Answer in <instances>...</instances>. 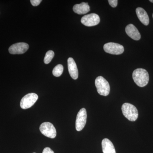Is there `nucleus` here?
I'll list each match as a JSON object with an SVG mask.
<instances>
[{
  "mask_svg": "<svg viewBox=\"0 0 153 153\" xmlns=\"http://www.w3.org/2000/svg\"><path fill=\"white\" fill-rule=\"evenodd\" d=\"M132 77L135 83L141 87L147 85L149 79L148 71L141 68H137L133 71Z\"/></svg>",
  "mask_w": 153,
  "mask_h": 153,
  "instance_id": "f257e3e1",
  "label": "nucleus"
},
{
  "mask_svg": "<svg viewBox=\"0 0 153 153\" xmlns=\"http://www.w3.org/2000/svg\"><path fill=\"white\" fill-rule=\"evenodd\" d=\"M122 111L124 116L131 121H135L138 117V112L136 107L130 103L123 104Z\"/></svg>",
  "mask_w": 153,
  "mask_h": 153,
  "instance_id": "f03ea898",
  "label": "nucleus"
},
{
  "mask_svg": "<svg viewBox=\"0 0 153 153\" xmlns=\"http://www.w3.org/2000/svg\"><path fill=\"white\" fill-rule=\"evenodd\" d=\"M95 85L99 94L104 96L109 94V84L104 77L102 76L97 77L95 80Z\"/></svg>",
  "mask_w": 153,
  "mask_h": 153,
  "instance_id": "7ed1b4c3",
  "label": "nucleus"
},
{
  "mask_svg": "<svg viewBox=\"0 0 153 153\" xmlns=\"http://www.w3.org/2000/svg\"><path fill=\"white\" fill-rule=\"evenodd\" d=\"M38 98V95L36 93H31L26 94L21 100L20 102L21 108L24 109L30 108L36 103Z\"/></svg>",
  "mask_w": 153,
  "mask_h": 153,
  "instance_id": "20e7f679",
  "label": "nucleus"
},
{
  "mask_svg": "<svg viewBox=\"0 0 153 153\" xmlns=\"http://www.w3.org/2000/svg\"><path fill=\"white\" fill-rule=\"evenodd\" d=\"M40 130L43 135L50 138H55L57 134L56 129L50 122H44L41 124Z\"/></svg>",
  "mask_w": 153,
  "mask_h": 153,
  "instance_id": "39448f33",
  "label": "nucleus"
},
{
  "mask_svg": "<svg viewBox=\"0 0 153 153\" xmlns=\"http://www.w3.org/2000/svg\"><path fill=\"white\" fill-rule=\"evenodd\" d=\"M103 49L106 53L116 55H120L124 51V48L122 45L112 42L105 44Z\"/></svg>",
  "mask_w": 153,
  "mask_h": 153,
  "instance_id": "423d86ee",
  "label": "nucleus"
},
{
  "mask_svg": "<svg viewBox=\"0 0 153 153\" xmlns=\"http://www.w3.org/2000/svg\"><path fill=\"white\" fill-rule=\"evenodd\" d=\"M87 119V112L85 108H82L79 110L76 116L75 128L77 131L82 130L85 127Z\"/></svg>",
  "mask_w": 153,
  "mask_h": 153,
  "instance_id": "0eeeda50",
  "label": "nucleus"
},
{
  "mask_svg": "<svg viewBox=\"0 0 153 153\" xmlns=\"http://www.w3.org/2000/svg\"><path fill=\"white\" fill-rule=\"evenodd\" d=\"M100 22V18L98 15L91 13L85 15L82 17L81 22L82 24L87 27H93L98 25Z\"/></svg>",
  "mask_w": 153,
  "mask_h": 153,
  "instance_id": "6e6552de",
  "label": "nucleus"
},
{
  "mask_svg": "<svg viewBox=\"0 0 153 153\" xmlns=\"http://www.w3.org/2000/svg\"><path fill=\"white\" fill-rule=\"evenodd\" d=\"M29 45L25 43H18L12 45L9 49V52L13 55H19L25 53L27 51Z\"/></svg>",
  "mask_w": 153,
  "mask_h": 153,
  "instance_id": "1a4fd4ad",
  "label": "nucleus"
},
{
  "mask_svg": "<svg viewBox=\"0 0 153 153\" xmlns=\"http://www.w3.org/2000/svg\"><path fill=\"white\" fill-rule=\"evenodd\" d=\"M126 32L129 37L135 41H138L141 38L140 34L137 28L133 25L129 24L126 27Z\"/></svg>",
  "mask_w": 153,
  "mask_h": 153,
  "instance_id": "9d476101",
  "label": "nucleus"
},
{
  "mask_svg": "<svg viewBox=\"0 0 153 153\" xmlns=\"http://www.w3.org/2000/svg\"><path fill=\"white\" fill-rule=\"evenodd\" d=\"M67 61L68 72L70 76L73 79H77L78 77V71L75 61L72 57H69Z\"/></svg>",
  "mask_w": 153,
  "mask_h": 153,
  "instance_id": "9b49d317",
  "label": "nucleus"
},
{
  "mask_svg": "<svg viewBox=\"0 0 153 153\" xmlns=\"http://www.w3.org/2000/svg\"><path fill=\"white\" fill-rule=\"evenodd\" d=\"M74 13L79 15H83L90 11V7L88 3L82 2L80 4L74 5L73 8Z\"/></svg>",
  "mask_w": 153,
  "mask_h": 153,
  "instance_id": "f8f14e48",
  "label": "nucleus"
},
{
  "mask_svg": "<svg viewBox=\"0 0 153 153\" xmlns=\"http://www.w3.org/2000/svg\"><path fill=\"white\" fill-rule=\"evenodd\" d=\"M136 12L137 16L141 22L145 26H148L149 23V19L146 12L141 7L137 8Z\"/></svg>",
  "mask_w": 153,
  "mask_h": 153,
  "instance_id": "ddd939ff",
  "label": "nucleus"
},
{
  "mask_svg": "<svg viewBox=\"0 0 153 153\" xmlns=\"http://www.w3.org/2000/svg\"><path fill=\"white\" fill-rule=\"evenodd\" d=\"M102 147L103 153H116L112 143L108 139L105 138L102 140Z\"/></svg>",
  "mask_w": 153,
  "mask_h": 153,
  "instance_id": "4468645a",
  "label": "nucleus"
},
{
  "mask_svg": "<svg viewBox=\"0 0 153 153\" xmlns=\"http://www.w3.org/2000/svg\"><path fill=\"white\" fill-rule=\"evenodd\" d=\"M63 71V66L61 64H58L53 68L52 74L56 77H58L62 75Z\"/></svg>",
  "mask_w": 153,
  "mask_h": 153,
  "instance_id": "2eb2a0df",
  "label": "nucleus"
},
{
  "mask_svg": "<svg viewBox=\"0 0 153 153\" xmlns=\"http://www.w3.org/2000/svg\"><path fill=\"white\" fill-rule=\"evenodd\" d=\"M55 56V53L52 50H49L46 53L44 58V62L45 64H49Z\"/></svg>",
  "mask_w": 153,
  "mask_h": 153,
  "instance_id": "dca6fc26",
  "label": "nucleus"
},
{
  "mask_svg": "<svg viewBox=\"0 0 153 153\" xmlns=\"http://www.w3.org/2000/svg\"><path fill=\"white\" fill-rule=\"evenodd\" d=\"M108 2L109 4L112 7H116L117 5V0H108Z\"/></svg>",
  "mask_w": 153,
  "mask_h": 153,
  "instance_id": "f3484780",
  "label": "nucleus"
},
{
  "mask_svg": "<svg viewBox=\"0 0 153 153\" xmlns=\"http://www.w3.org/2000/svg\"><path fill=\"white\" fill-rule=\"evenodd\" d=\"M41 1H42L41 0H31L30 1L32 5L35 6V7L39 5Z\"/></svg>",
  "mask_w": 153,
  "mask_h": 153,
  "instance_id": "a211bd4d",
  "label": "nucleus"
},
{
  "mask_svg": "<svg viewBox=\"0 0 153 153\" xmlns=\"http://www.w3.org/2000/svg\"><path fill=\"white\" fill-rule=\"evenodd\" d=\"M42 153H55L49 147H46L44 149Z\"/></svg>",
  "mask_w": 153,
  "mask_h": 153,
  "instance_id": "6ab92c4d",
  "label": "nucleus"
},
{
  "mask_svg": "<svg viewBox=\"0 0 153 153\" xmlns=\"http://www.w3.org/2000/svg\"><path fill=\"white\" fill-rule=\"evenodd\" d=\"M149 1L153 3V0H150Z\"/></svg>",
  "mask_w": 153,
  "mask_h": 153,
  "instance_id": "aec40b11",
  "label": "nucleus"
},
{
  "mask_svg": "<svg viewBox=\"0 0 153 153\" xmlns=\"http://www.w3.org/2000/svg\"></svg>",
  "mask_w": 153,
  "mask_h": 153,
  "instance_id": "412c9836",
  "label": "nucleus"
},
{
  "mask_svg": "<svg viewBox=\"0 0 153 153\" xmlns=\"http://www.w3.org/2000/svg\"></svg>",
  "mask_w": 153,
  "mask_h": 153,
  "instance_id": "4be33fe9",
  "label": "nucleus"
}]
</instances>
